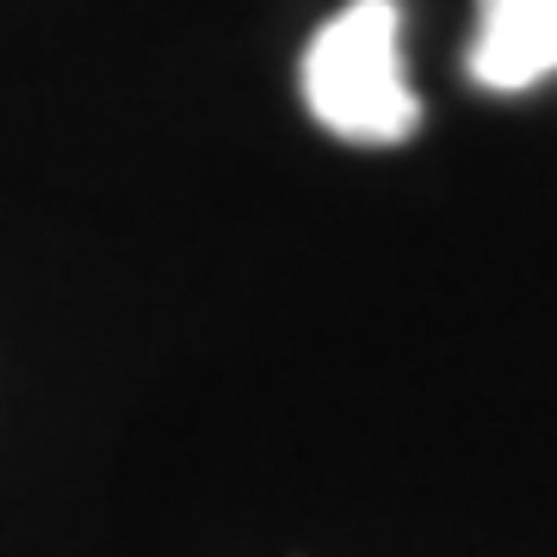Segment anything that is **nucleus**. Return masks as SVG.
<instances>
[{"instance_id":"f257e3e1","label":"nucleus","mask_w":557,"mask_h":557,"mask_svg":"<svg viewBox=\"0 0 557 557\" xmlns=\"http://www.w3.org/2000/svg\"><path fill=\"white\" fill-rule=\"evenodd\" d=\"M304 100L322 131L347 143L416 137L421 100L403 81V7L354 0L304 50Z\"/></svg>"},{"instance_id":"f03ea898","label":"nucleus","mask_w":557,"mask_h":557,"mask_svg":"<svg viewBox=\"0 0 557 557\" xmlns=\"http://www.w3.org/2000/svg\"><path fill=\"white\" fill-rule=\"evenodd\" d=\"M545 75H557V0H478L471 81L520 94Z\"/></svg>"}]
</instances>
